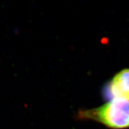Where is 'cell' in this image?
<instances>
[{
	"label": "cell",
	"mask_w": 129,
	"mask_h": 129,
	"mask_svg": "<svg viewBox=\"0 0 129 129\" xmlns=\"http://www.w3.org/2000/svg\"><path fill=\"white\" fill-rule=\"evenodd\" d=\"M77 118L94 121L110 129H128L129 101L112 99L94 108L80 109Z\"/></svg>",
	"instance_id": "1"
},
{
	"label": "cell",
	"mask_w": 129,
	"mask_h": 129,
	"mask_svg": "<svg viewBox=\"0 0 129 129\" xmlns=\"http://www.w3.org/2000/svg\"><path fill=\"white\" fill-rule=\"evenodd\" d=\"M104 96L109 100L121 99L129 101V68H125L115 74L106 84Z\"/></svg>",
	"instance_id": "2"
}]
</instances>
